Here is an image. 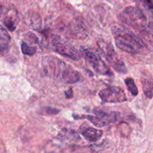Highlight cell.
<instances>
[{
	"instance_id": "1",
	"label": "cell",
	"mask_w": 153,
	"mask_h": 153,
	"mask_svg": "<svg viewBox=\"0 0 153 153\" xmlns=\"http://www.w3.org/2000/svg\"><path fill=\"white\" fill-rule=\"evenodd\" d=\"M41 65L46 76L66 84H74L81 79V75L71 66L54 56H43Z\"/></svg>"
},
{
	"instance_id": "2",
	"label": "cell",
	"mask_w": 153,
	"mask_h": 153,
	"mask_svg": "<svg viewBox=\"0 0 153 153\" xmlns=\"http://www.w3.org/2000/svg\"><path fill=\"white\" fill-rule=\"evenodd\" d=\"M111 31L117 46L124 52L134 55L140 53L146 47V44L141 38L120 25H114L111 28Z\"/></svg>"
},
{
	"instance_id": "3",
	"label": "cell",
	"mask_w": 153,
	"mask_h": 153,
	"mask_svg": "<svg viewBox=\"0 0 153 153\" xmlns=\"http://www.w3.org/2000/svg\"><path fill=\"white\" fill-rule=\"evenodd\" d=\"M121 19L132 28L142 29L147 24V19L144 13L136 7H128L123 11Z\"/></svg>"
},
{
	"instance_id": "4",
	"label": "cell",
	"mask_w": 153,
	"mask_h": 153,
	"mask_svg": "<svg viewBox=\"0 0 153 153\" xmlns=\"http://www.w3.org/2000/svg\"><path fill=\"white\" fill-rule=\"evenodd\" d=\"M52 49L63 56L77 61L81 58L80 52L68 41L63 40L58 36H52L50 40Z\"/></svg>"
},
{
	"instance_id": "5",
	"label": "cell",
	"mask_w": 153,
	"mask_h": 153,
	"mask_svg": "<svg viewBox=\"0 0 153 153\" xmlns=\"http://www.w3.org/2000/svg\"><path fill=\"white\" fill-rule=\"evenodd\" d=\"M99 47L105 57L106 60L111 64L112 67L116 71L120 73H126L127 70L124 63L118 58L113 46L111 43L105 41L98 42Z\"/></svg>"
},
{
	"instance_id": "6",
	"label": "cell",
	"mask_w": 153,
	"mask_h": 153,
	"mask_svg": "<svg viewBox=\"0 0 153 153\" xmlns=\"http://www.w3.org/2000/svg\"><path fill=\"white\" fill-rule=\"evenodd\" d=\"M81 52L85 60L98 74L102 76H112V73L109 67L99 55L85 48H81Z\"/></svg>"
},
{
	"instance_id": "7",
	"label": "cell",
	"mask_w": 153,
	"mask_h": 153,
	"mask_svg": "<svg viewBox=\"0 0 153 153\" xmlns=\"http://www.w3.org/2000/svg\"><path fill=\"white\" fill-rule=\"evenodd\" d=\"M99 97L103 102L121 103L127 100L125 92L119 87H109L99 93Z\"/></svg>"
},
{
	"instance_id": "8",
	"label": "cell",
	"mask_w": 153,
	"mask_h": 153,
	"mask_svg": "<svg viewBox=\"0 0 153 153\" xmlns=\"http://www.w3.org/2000/svg\"><path fill=\"white\" fill-rule=\"evenodd\" d=\"M79 131L82 135L90 142L97 141L101 138L103 134L102 130L97 129V128H93L89 126H87L86 124H84L82 126L80 127Z\"/></svg>"
},
{
	"instance_id": "9",
	"label": "cell",
	"mask_w": 153,
	"mask_h": 153,
	"mask_svg": "<svg viewBox=\"0 0 153 153\" xmlns=\"http://www.w3.org/2000/svg\"><path fill=\"white\" fill-rule=\"evenodd\" d=\"M67 35L72 38L82 39L87 36V31L82 23L79 22H73L67 28Z\"/></svg>"
},
{
	"instance_id": "10",
	"label": "cell",
	"mask_w": 153,
	"mask_h": 153,
	"mask_svg": "<svg viewBox=\"0 0 153 153\" xmlns=\"http://www.w3.org/2000/svg\"><path fill=\"white\" fill-rule=\"evenodd\" d=\"M25 22L27 25L34 30L40 31L42 27V20L40 15L37 13H32V12H28L25 14Z\"/></svg>"
},
{
	"instance_id": "11",
	"label": "cell",
	"mask_w": 153,
	"mask_h": 153,
	"mask_svg": "<svg viewBox=\"0 0 153 153\" xmlns=\"http://www.w3.org/2000/svg\"><path fill=\"white\" fill-rule=\"evenodd\" d=\"M75 119L79 120V119H87L92 123L94 125H95L97 127H104L105 126L108 125V122L104 118H102L100 116H91V115H82V116H79V115H73Z\"/></svg>"
},
{
	"instance_id": "12",
	"label": "cell",
	"mask_w": 153,
	"mask_h": 153,
	"mask_svg": "<svg viewBox=\"0 0 153 153\" xmlns=\"http://www.w3.org/2000/svg\"><path fill=\"white\" fill-rule=\"evenodd\" d=\"M10 37L7 31L0 25V52L7 51L9 47Z\"/></svg>"
},
{
	"instance_id": "13",
	"label": "cell",
	"mask_w": 153,
	"mask_h": 153,
	"mask_svg": "<svg viewBox=\"0 0 153 153\" xmlns=\"http://www.w3.org/2000/svg\"><path fill=\"white\" fill-rule=\"evenodd\" d=\"M142 84H143V90L146 96L149 99H152L153 94V83L152 79H142Z\"/></svg>"
},
{
	"instance_id": "14",
	"label": "cell",
	"mask_w": 153,
	"mask_h": 153,
	"mask_svg": "<svg viewBox=\"0 0 153 153\" xmlns=\"http://www.w3.org/2000/svg\"><path fill=\"white\" fill-rule=\"evenodd\" d=\"M21 50H22V53L24 55L32 56V55H34L35 54L37 49H36L35 46H30L25 41H22V43H21Z\"/></svg>"
},
{
	"instance_id": "15",
	"label": "cell",
	"mask_w": 153,
	"mask_h": 153,
	"mask_svg": "<svg viewBox=\"0 0 153 153\" xmlns=\"http://www.w3.org/2000/svg\"><path fill=\"white\" fill-rule=\"evenodd\" d=\"M125 83L126 85L128 90L133 96H137L138 94V89L135 85L134 79L132 78H127L125 80Z\"/></svg>"
},
{
	"instance_id": "16",
	"label": "cell",
	"mask_w": 153,
	"mask_h": 153,
	"mask_svg": "<svg viewBox=\"0 0 153 153\" xmlns=\"http://www.w3.org/2000/svg\"><path fill=\"white\" fill-rule=\"evenodd\" d=\"M3 23H4V26L10 31H14L16 26V22L15 19H13L12 17L10 16H7L3 19Z\"/></svg>"
},
{
	"instance_id": "17",
	"label": "cell",
	"mask_w": 153,
	"mask_h": 153,
	"mask_svg": "<svg viewBox=\"0 0 153 153\" xmlns=\"http://www.w3.org/2000/svg\"><path fill=\"white\" fill-rule=\"evenodd\" d=\"M44 110L46 111V114H55L58 113V110L52 108H45Z\"/></svg>"
},
{
	"instance_id": "18",
	"label": "cell",
	"mask_w": 153,
	"mask_h": 153,
	"mask_svg": "<svg viewBox=\"0 0 153 153\" xmlns=\"http://www.w3.org/2000/svg\"><path fill=\"white\" fill-rule=\"evenodd\" d=\"M73 96V90L70 88V89H69L68 91H65V97H67V98L70 99V98H72Z\"/></svg>"
}]
</instances>
